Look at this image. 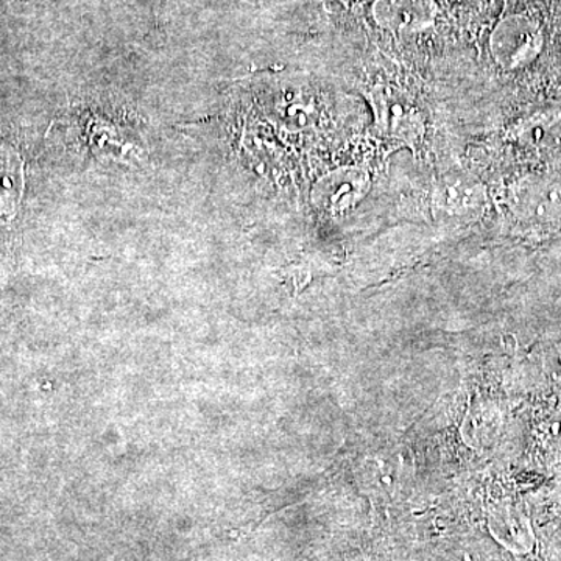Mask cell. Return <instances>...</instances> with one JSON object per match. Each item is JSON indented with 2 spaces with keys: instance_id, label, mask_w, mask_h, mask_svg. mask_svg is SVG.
<instances>
[{
  "instance_id": "1",
  "label": "cell",
  "mask_w": 561,
  "mask_h": 561,
  "mask_svg": "<svg viewBox=\"0 0 561 561\" xmlns=\"http://www.w3.org/2000/svg\"><path fill=\"white\" fill-rule=\"evenodd\" d=\"M370 102L382 135L409 146L419 142L424 135V117L408 94L391 87H378L371 91Z\"/></svg>"
},
{
  "instance_id": "5",
  "label": "cell",
  "mask_w": 561,
  "mask_h": 561,
  "mask_svg": "<svg viewBox=\"0 0 561 561\" xmlns=\"http://www.w3.org/2000/svg\"><path fill=\"white\" fill-rule=\"evenodd\" d=\"M375 18L389 31H421L431 24L434 5L432 0H378L375 5Z\"/></svg>"
},
{
  "instance_id": "3",
  "label": "cell",
  "mask_w": 561,
  "mask_h": 561,
  "mask_svg": "<svg viewBox=\"0 0 561 561\" xmlns=\"http://www.w3.org/2000/svg\"><path fill=\"white\" fill-rule=\"evenodd\" d=\"M370 190V176L360 168L331 172L317 184L313 201L324 213H345L354 208Z\"/></svg>"
},
{
  "instance_id": "2",
  "label": "cell",
  "mask_w": 561,
  "mask_h": 561,
  "mask_svg": "<svg viewBox=\"0 0 561 561\" xmlns=\"http://www.w3.org/2000/svg\"><path fill=\"white\" fill-rule=\"evenodd\" d=\"M541 44L540 28L524 16L507 18L491 36L493 57L505 69H518L534 61Z\"/></svg>"
},
{
  "instance_id": "6",
  "label": "cell",
  "mask_w": 561,
  "mask_h": 561,
  "mask_svg": "<svg viewBox=\"0 0 561 561\" xmlns=\"http://www.w3.org/2000/svg\"><path fill=\"white\" fill-rule=\"evenodd\" d=\"M519 209L535 220L560 219L561 187L549 183L531 184L519 198Z\"/></svg>"
},
{
  "instance_id": "8",
  "label": "cell",
  "mask_w": 561,
  "mask_h": 561,
  "mask_svg": "<svg viewBox=\"0 0 561 561\" xmlns=\"http://www.w3.org/2000/svg\"><path fill=\"white\" fill-rule=\"evenodd\" d=\"M494 530H496L497 538L508 548L515 549V551H529L531 534L529 524L522 516L512 512L504 513L496 519Z\"/></svg>"
},
{
  "instance_id": "4",
  "label": "cell",
  "mask_w": 561,
  "mask_h": 561,
  "mask_svg": "<svg viewBox=\"0 0 561 561\" xmlns=\"http://www.w3.org/2000/svg\"><path fill=\"white\" fill-rule=\"evenodd\" d=\"M435 205L442 213L453 214V216L481 213L483 206L481 184L467 173H449L438 184Z\"/></svg>"
},
{
  "instance_id": "7",
  "label": "cell",
  "mask_w": 561,
  "mask_h": 561,
  "mask_svg": "<svg viewBox=\"0 0 561 561\" xmlns=\"http://www.w3.org/2000/svg\"><path fill=\"white\" fill-rule=\"evenodd\" d=\"M22 183L20 157L13 150L0 147V214H11L18 208Z\"/></svg>"
}]
</instances>
